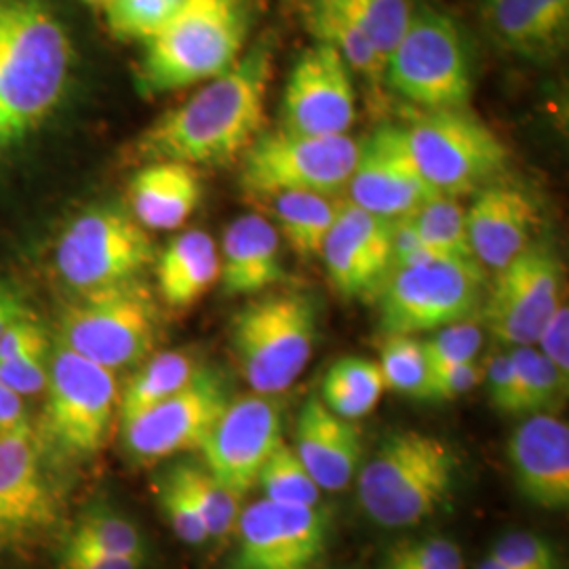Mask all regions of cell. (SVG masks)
I'll return each instance as SVG.
<instances>
[{"label":"cell","instance_id":"cell-40","mask_svg":"<svg viewBox=\"0 0 569 569\" xmlns=\"http://www.w3.org/2000/svg\"><path fill=\"white\" fill-rule=\"evenodd\" d=\"M159 502L169 526L186 545H203L209 540L201 510L197 507L182 475L173 467L159 483Z\"/></svg>","mask_w":569,"mask_h":569},{"label":"cell","instance_id":"cell-4","mask_svg":"<svg viewBox=\"0 0 569 569\" xmlns=\"http://www.w3.org/2000/svg\"><path fill=\"white\" fill-rule=\"evenodd\" d=\"M244 37L243 9L190 0L176 20L143 42L138 84L146 96H161L211 81L239 60Z\"/></svg>","mask_w":569,"mask_h":569},{"label":"cell","instance_id":"cell-6","mask_svg":"<svg viewBox=\"0 0 569 569\" xmlns=\"http://www.w3.org/2000/svg\"><path fill=\"white\" fill-rule=\"evenodd\" d=\"M44 390L37 432L44 451L70 462L93 458L106 446L119 411L114 371L56 342Z\"/></svg>","mask_w":569,"mask_h":569},{"label":"cell","instance_id":"cell-50","mask_svg":"<svg viewBox=\"0 0 569 569\" xmlns=\"http://www.w3.org/2000/svg\"><path fill=\"white\" fill-rule=\"evenodd\" d=\"M30 425L23 399L0 385V437Z\"/></svg>","mask_w":569,"mask_h":569},{"label":"cell","instance_id":"cell-23","mask_svg":"<svg viewBox=\"0 0 569 569\" xmlns=\"http://www.w3.org/2000/svg\"><path fill=\"white\" fill-rule=\"evenodd\" d=\"M489 37L523 60L549 61L568 47L569 0H481Z\"/></svg>","mask_w":569,"mask_h":569},{"label":"cell","instance_id":"cell-17","mask_svg":"<svg viewBox=\"0 0 569 569\" xmlns=\"http://www.w3.org/2000/svg\"><path fill=\"white\" fill-rule=\"evenodd\" d=\"M357 117L352 70L319 42L293 63L284 84L281 129L305 136H346Z\"/></svg>","mask_w":569,"mask_h":569},{"label":"cell","instance_id":"cell-38","mask_svg":"<svg viewBox=\"0 0 569 569\" xmlns=\"http://www.w3.org/2000/svg\"><path fill=\"white\" fill-rule=\"evenodd\" d=\"M182 475L183 483L190 489L197 507L201 510L204 528L209 538L222 540L232 533L239 521V500L241 496L220 483L207 468L182 462L176 465Z\"/></svg>","mask_w":569,"mask_h":569},{"label":"cell","instance_id":"cell-53","mask_svg":"<svg viewBox=\"0 0 569 569\" xmlns=\"http://www.w3.org/2000/svg\"><path fill=\"white\" fill-rule=\"evenodd\" d=\"M213 2L218 7H226V9H243V0H207Z\"/></svg>","mask_w":569,"mask_h":569},{"label":"cell","instance_id":"cell-31","mask_svg":"<svg viewBox=\"0 0 569 569\" xmlns=\"http://www.w3.org/2000/svg\"><path fill=\"white\" fill-rule=\"evenodd\" d=\"M308 28L317 37V41L333 47L352 72H361L373 84L385 82L387 61L366 34L352 21L346 20L340 11H336L323 0H310Z\"/></svg>","mask_w":569,"mask_h":569},{"label":"cell","instance_id":"cell-45","mask_svg":"<svg viewBox=\"0 0 569 569\" xmlns=\"http://www.w3.org/2000/svg\"><path fill=\"white\" fill-rule=\"evenodd\" d=\"M483 382V367L477 361L458 366L432 367L430 401H451Z\"/></svg>","mask_w":569,"mask_h":569},{"label":"cell","instance_id":"cell-7","mask_svg":"<svg viewBox=\"0 0 569 569\" xmlns=\"http://www.w3.org/2000/svg\"><path fill=\"white\" fill-rule=\"evenodd\" d=\"M385 82L427 110L468 106L472 56L460 23L430 4L413 7L406 34L388 56Z\"/></svg>","mask_w":569,"mask_h":569},{"label":"cell","instance_id":"cell-42","mask_svg":"<svg viewBox=\"0 0 569 569\" xmlns=\"http://www.w3.org/2000/svg\"><path fill=\"white\" fill-rule=\"evenodd\" d=\"M425 345L430 367L458 366L477 361V355L483 346V329L467 321H458L451 326L432 331Z\"/></svg>","mask_w":569,"mask_h":569},{"label":"cell","instance_id":"cell-43","mask_svg":"<svg viewBox=\"0 0 569 569\" xmlns=\"http://www.w3.org/2000/svg\"><path fill=\"white\" fill-rule=\"evenodd\" d=\"M491 555L509 563L512 569H559L557 552L540 536L517 531L502 538Z\"/></svg>","mask_w":569,"mask_h":569},{"label":"cell","instance_id":"cell-34","mask_svg":"<svg viewBox=\"0 0 569 569\" xmlns=\"http://www.w3.org/2000/svg\"><path fill=\"white\" fill-rule=\"evenodd\" d=\"M411 220L425 243L441 258H472L468 244L467 209L458 199L435 194L420 204Z\"/></svg>","mask_w":569,"mask_h":569},{"label":"cell","instance_id":"cell-49","mask_svg":"<svg viewBox=\"0 0 569 569\" xmlns=\"http://www.w3.org/2000/svg\"><path fill=\"white\" fill-rule=\"evenodd\" d=\"M143 559L112 557L66 540L60 555V569H142Z\"/></svg>","mask_w":569,"mask_h":569},{"label":"cell","instance_id":"cell-47","mask_svg":"<svg viewBox=\"0 0 569 569\" xmlns=\"http://www.w3.org/2000/svg\"><path fill=\"white\" fill-rule=\"evenodd\" d=\"M483 382L488 387V397L491 406L502 413L517 416L515 403V369L510 352H500L491 357L483 369Z\"/></svg>","mask_w":569,"mask_h":569},{"label":"cell","instance_id":"cell-5","mask_svg":"<svg viewBox=\"0 0 569 569\" xmlns=\"http://www.w3.org/2000/svg\"><path fill=\"white\" fill-rule=\"evenodd\" d=\"M317 306L308 293L283 291L243 306L230 326V342L247 385L281 395L308 366L317 345Z\"/></svg>","mask_w":569,"mask_h":569},{"label":"cell","instance_id":"cell-55","mask_svg":"<svg viewBox=\"0 0 569 569\" xmlns=\"http://www.w3.org/2000/svg\"><path fill=\"white\" fill-rule=\"evenodd\" d=\"M2 143H4V138H2V131H0V146H2Z\"/></svg>","mask_w":569,"mask_h":569},{"label":"cell","instance_id":"cell-11","mask_svg":"<svg viewBox=\"0 0 569 569\" xmlns=\"http://www.w3.org/2000/svg\"><path fill=\"white\" fill-rule=\"evenodd\" d=\"M157 262V249L133 213L100 204L63 230L56 251L61 281L77 296L138 281Z\"/></svg>","mask_w":569,"mask_h":569},{"label":"cell","instance_id":"cell-54","mask_svg":"<svg viewBox=\"0 0 569 569\" xmlns=\"http://www.w3.org/2000/svg\"><path fill=\"white\" fill-rule=\"evenodd\" d=\"M84 2H89L93 7H106L108 4V0H84Z\"/></svg>","mask_w":569,"mask_h":569},{"label":"cell","instance_id":"cell-26","mask_svg":"<svg viewBox=\"0 0 569 569\" xmlns=\"http://www.w3.org/2000/svg\"><path fill=\"white\" fill-rule=\"evenodd\" d=\"M203 197L197 167L178 161H154L129 183L133 218L146 230H176L186 224Z\"/></svg>","mask_w":569,"mask_h":569},{"label":"cell","instance_id":"cell-35","mask_svg":"<svg viewBox=\"0 0 569 569\" xmlns=\"http://www.w3.org/2000/svg\"><path fill=\"white\" fill-rule=\"evenodd\" d=\"M378 366L385 378V388L411 399L430 401L432 367L420 340L413 336H385Z\"/></svg>","mask_w":569,"mask_h":569},{"label":"cell","instance_id":"cell-1","mask_svg":"<svg viewBox=\"0 0 569 569\" xmlns=\"http://www.w3.org/2000/svg\"><path fill=\"white\" fill-rule=\"evenodd\" d=\"M270 77V47L256 44L224 74L150 124L138 140V157L192 167L237 161L262 129Z\"/></svg>","mask_w":569,"mask_h":569},{"label":"cell","instance_id":"cell-13","mask_svg":"<svg viewBox=\"0 0 569 569\" xmlns=\"http://www.w3.org/2000/svg\"><path fill=\"white\" fill-rule=\"evenodd\" d=\"M49 453L30 425L0 437V559L37 549L60 523Z\"/></svg>","mask_w":569,"mask_h":569},{"label":"cell","instance_id":"cell-8","mask_svg":"<svg viewBox=\"0 0 569 569\" xmlns=\"http://www.w3.org/2000/svg\"><path fill=\"white\" fill-rule=\"evenodd\" d=\"M486 268L475 258H432L390 268L378 296L380 331L416 336L467 321L486 296Z\"/></svg>","mask_w":569,"mask_h":569},{"label":"cell","instance_id":"cell-10","mask_svg":"<svg viewBox=\"0 0 569 569\" xmlns=\"http://www.w3.org/2000/svg\"><path fill=\"white\" fill-rule=\"evenodd\" d=\"M406 142L428 186L451 199L496 182L510 159L505 142L467 106L428 110L406 129Z\"/></svg>","mask_w":569,"mask_h":569},{"label":"cell","instance_id":"cell-39","mask_svg":"<svg viewBox=\"0 0 569 569\" xmlns=\"http://www.w3.org/2000/svg\"><path fill=\"white\" fill-rule=\"evenodd\" d=\"M103 9L117 39L146 42L176 20L186 4L176 0H108Z\"/></svg>","mask_w":569,"mask_h":569},{"label":"cell","instance_id":"cell-22","mask_svg":"<svg viewBox=\"0 0 569 569\" xmlns=\"http://www.w3.org/2000/svg\"><path fill=\"white\" fill-rule=\"evenodd\" d=\"M509 458L517 488L547 510L569 505V428L550 413H533L512 432Z\"/></svg>","mask_w":569,"mask_h":569},{"label":"cell","instance_id":"cell-41","mask_svg":"<svg viewBox=\"0 0 569 569\" xmlns=\"http://www.w3.org/2000/svg\"><path fill=\"white\" fill-rule=\"evenodd\" d=\"M380 566L392 569H465V557L451 540L425 538L406 540L392 547Z\"/></svg>","mask_w":569,"mask_h":569},{"label":"cell","instance_id":"cell-18","mask_svg":"<svg viewBox=\"0 0 569 569\" xmlns=\"http://www.w3.org/2000/svg\"><path fill=\"white\" fill-rule=\"evenodd\" d=\"M232 569H308L326 550V515L317 507L260 500L239 515Z\"/></svg>","mask_w":569,"mask_h":569},{"label":"cell","instance_id":"cell-30","mask_svg":"<svg viewBox=\"0 0 569 569\" xmlns=\"http://www.w3.org/2000/svg\"><path fill=\"white\" fill-rule=\"evenodd\" d=\"M385 392L380 366L366 357H342L329 367L321 401L345 420H359L378 406Z\"/></svg>","mask_w":569,"mask_h":569},{"label":"cell","instance_id":"cell-2","mask_svg":"<svg viewBox=\"0 0 569 569\" xmlns=\"http://www.w3.org/2000/svg\"><path fill=\"white\" fill-rule=\"evenodd\" d=\"M72 42L47 0H0V131L4 143L58 106Z\"/></svg>","mask_w":569,"mask_h":569},{"label":"cell","instance_id":"cell-37","mask_svg":"<svg viewBox=\"0 0 569 569\" xmlns=\"http://www.w3.org/2000/svg\"><path fill=\"white\" fill-rule=\"evenodd\" d=\"M256 486L262 488L266 500L277 505L317 507L319 502V486L308 475L296 449L284 446V441L266 460Z\"/></svg>","mask_w":569,"mask_h":569},{"label":"cell","instance_id":"cell-32","mask_svg":"<svg viewBox=\"0 0 569 569\" xmlns=\"http://www.w3.org/2000/svg\"><path fill=\"white\" fill-rule=\"evenodd\" d=\"M515 369V403L517 416L549 413L550 409L561 406L568 397V376H563L540 355L533 346H515L510 350Z\"/></svg>","mask_w":569,"mask_h":569},{"label":"cell","instance_id":"cell-51","mask_svg":"<svg viewBox=\"0 0 569 569\" xmlns=\"http://www.w3.org/2000/svg\"><path fill=\"white\" fill-rule=\"evenodd\" d=\"M26 312L28 310L21 302L20 296L9 284L0 281V338L9 327L13 326V321H18Z\"/></svg>","mask_w":569,"mask_h":569},{"label":"cell","instance_id":"cell-44","mask_svg":"<svg viewBox=\"0 0 569 569\" xmlns=\"http://www.w3.org/2000/svg\"><path fill=\"white\" fill-rule=\"evenodd\" d=\"M49 359L51 348H42L9 361H0V385L21 399L39 395L49 380Z\"/></svg>","mask_w":569,"mask_h":569},{"label":"cell","instance_id":"cell-56","mask_svg":"<svg viewBox=\"0 0 569 569\" xmlns=\"http://www.w3.org/2000/svg\"><path fill=\"white\" fill-rule=\"evenodd\" d=\"M380 569H392V568H382V566H380Z\"/></svg>","mask_w":569,"mask_h":569},{"label":"cell","instance_id":"cell-27","mask_svg":"<svg viewBox=\"0 0 569 569\" xmlns=\"http://www.w3.org/2000/svg\"><path fill=\"white\" fill-rule=\"evenodd\" d=\"M157 283L164 305L188 308L220 279V251L203 230H188L157 256Z\"/></svg>","mask_w":569,"mask_h":569},{"label":"cell","instance_id":"cell-19","mask_svg":"<svg viewBox=\"0 0 569 569\" xmlns=\"http://www.w3.org/2000/svg\"><path fill=\"white\" fill-rule=\"evenodd\" d=\"M346 190V201L387 220L411 216L437 194L409 154L406 129L392 124L361 143Z\"/></svg>","mask_w":569,"mask_h":569},{"label":"cell","instance_id":"cell-36","mask_svg":"<svg viewBox=\"0 0 569 569\" xmlns=\"http://www.w3.org/2000/svg\"><path fill=\"white\" fill-rule=\"evenodd\" d=\"M68 540L112 557H146L142 533L121 512L103 505L82 512Z\"/></svg>","mask_w":569,"mask_h":569},{"label":"cell","instance_id":"cell-25","mask_svg":"<svg viewBox=\"0 0 569 569\" xmlns=\"http://www.w3.org/2000/svg\"><path fill=\"white\" fill-rule=\"evenodd\" d=\"M284 279L281 234L258 213L241 216L226 228L220 279L228 296H253Z\"/></svg>","mask_w":569,"mask_h":569},{"label":"cell","instance_id":"cell-21","mask_svg":"<svg viewBox=\"0 0 569 569\" xmlns=\"http://www.w3.org/2000/svg\"><path fill=\"white\" fill-rule=\"evenodd\" d=\"M540 209L526 190L493 182L477 190L467 209L468 244L486 270H502L533 243Z\"/></svg>","mask_w":569,"mask_h":569},{"label":"cell","instance_id":"cell-16","mask_svg":"<svg viewBox=\"0 0 569 569\" xmlns=\"http://www.w3.org/2000/svg\"><path fill=\"white\" fill-rule=\"evenodd\" d=\"M283 443V403L277 395L251 392L232 399L201 451L204 468L234 493L243 496L258 483V475Z\"/></svg>","mask_w":569,"mask_h":569},{"label":"cell","instance_id":"cell-28","mask_svg":"<svg viewBox=\"0 0 569 569\" xmlns=\"http://www.w3.org/2000/svg\"><path fill=\"white\" fill-rule=\"evenodd\" d=\"M268 201L287 244L305 260L321 256L342 201L321 192H281Z\"/></svg>","mask_w":569,"mask_h":569},{"label":"cell","instance_id":"cell-9","mask_svg":"<svg viewBox=\"0 0 569 569\" xmlns=\"http://www.w3.org/2000/svg\"><path fill=\"white\" fill-rule=\"evenodd\" d=\"M159 310L138 281L91 293L61 308L56 342L110 371L143 363L157 342Z\"/></svg>","mask_w":569,"mask_h":569},{"label":"cell","instance_id":"cell-48","mask_svg":"<svg viewBox=\"0 0 569 569\" xmlns=\"http://www.w3.org/2000/svg\"><path fill=\"white\" fill-rule=\"evenodd\" d=\"M536 345L540 346V355H545L552 366L557 367L563 376L569 378V310L568 306L561 305L555 315L550 317L549 323L538 336Z\"/></svg>","mask_w":569,"mask_h":569},{"label":"cell","instance_id":"cell-20","mask_svg":"<svg viewBox=\"0 0 569 569\" xmlns=\"http://www.w3.org/2000/svg\"><path fill=\"white\" fill-rule=\"evenodd\" d=\"M327 277L346 300H371L392 268L390 220L342 201L321 247Z\"/></svg>","mask_w":569,"mask_h":569},{"label":"cell","instance_id":"cell-29","mask_svg":"<svg viewBox=\"0 0 569 569\" xmlns=\"http://www.w3.org/2000/svg\"><path fill=\"white\" fill-rule=\"evenodd\" d=\"M199 367L197 359L182 350H169L150 357L131 378L119 399L121 425L182 390Z\"/></svg>","mask_w":569,"mask_h":569},{"label":"cell","instance_id":"cell-3","mask_svg":"<svg viewBox=\"0 0 569 569\" xmlns=\"http://www.w3.org/2000/svg\"><path fill=\"white\" fill-rule=\"evenodd\" d=\"M456 472L458 458L443 439L395 432L361 470L359 500L378 526L411 528L448 502Z\"/></svg>","mask_w":569,"mask_h":569},{"label":"cell","instance_id":"cell-24","mask_svg":"<svg viewBox=\"0 0 569 569\" xmlns=\"http://www.w3.org/2000/svg\"><path fill=\"white\" fill-rule=\"evenodd\" d=\"M296 453L319 489H345L363 456L361 432L319 399L306 401L296 428Z\"/></svg>","mask_w":569,"mask_h":569},{"label":"cell","instance_id":"cell-33","mask_svg":"<svg viewBox=\"0 0 569 569\" xmlns=\"http://www.w3.org/2000/svg\"><path fill=\"white\" fill-rule=\"evenodd\" d=\"M346 20L352 21L378 53L388 60L397 42L406 34L413 13L411 0H323Z\"/></svg>","mask_w":569,"mask_h":569},{"label":"cell","instance_id":"cell-15","mask_svg":"<svg viewBox=\"0 0 569 569\" xmlns=\"http://www.w3.org/2000/svg\"><path fill=\"white\" fill-rule=\"evenodd\" d=\"M563 268L547 244H529L498 270L483 305L489 333L507 346H533L561 306Z\"/></svg>","mask_w":569,"mask_h":569},{"label":"cell","instance_id":"cell-52","mask_svg":"<svg viewBox=\"0 0 569 569\" xmlns=\"http://www.w3.org/2000/svg\"><path fill=\"white\" fill-rule=\"evenodd\" d=\"M479 569H512L509 563H505L502 559H498L496 555H489L488 559L481 563Z\"/></svg>","mask_w":569,"mask_h":569},{"label":"cell","instance_id":"cell-14","mask_svg":"<svg viewBox=\"0 0 569 569\" xmlns=\"http://www.w3.org/2000/svg\"><path fill=\"white\" fill-rule=\"evenodd\" d=\"M230 401L232 388L224 373L201 366L182 390L121 425L124 449L143 465L201 449Z\"/></svg>","mask_w":569,"mask_h":569},{"label":"cell","instance_id":"cell-12","mask_svg":"<svg viewBox=\"0 0 569 569\" xmlns=\"http://www.w3.org/2000/svg\"><path fill=\"white\" fill-rule=\"evenodd\" d=\"M359 148L361 142L348 136H305L279 129L258 136L244 150L239 183L256 199L281 192L336 194L348 186Z\"/></svg>","mask_w":569,"mask_h":569},{"label":"cell","instance_id":"cell-46","mask_svg":"<svg viewBox=\"0 0 569 569\" xmlns=\"http://www.w3.org/2000/svg\"><path fill=\"white\" fill-rule=\"evenodd\" d=\"M390 249H392V268L420 264L432 258H441L425 243L411 216L390 220Z\"/></svg>","mask_w":569,"mask_h":569}]
</instances>
